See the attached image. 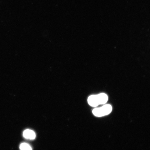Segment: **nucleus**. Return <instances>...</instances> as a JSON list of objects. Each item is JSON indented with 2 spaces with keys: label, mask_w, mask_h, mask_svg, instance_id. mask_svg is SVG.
Returning a JSON list of instances; mask_svg holds the SVG:
<instances>
[{
  "label": "nucleus",
  "mask_w": 150,
  "mask_h": 150,
  "mask_svg": "<svg viewBox=\"0 0 150 150\" xmlns=\"http://www.w3.org/2000/svg\"><path fill=\"white\" fill-rule=\"evenodd\" d=\"M112 107L110 105H105L102 107L96 108L93 110V115L97 117H102L110 114L112 111Z\"/></svg>",
  "instance_id": "f257e3e1"
},
{
  "label": "nucleus",
  "mask_w": 150,
  "mask_h": 150,
  "mask_svg": "<svg viewBox=\"0 0 150 150\" xmlns=\"http://www.w3.org/2000/svg\"><path fill=\"white\" fill-rule=\"evenodd\" d=\"M23 136L26 139L34 140L36 137V134L33 131L28 129L24 131Z\"/></svg>",
  "instance_id": "f03ea898"
},
{
  "label": "nucleus",
  "mask_w": 150,
  "mask_h": 150,
  "mask_svg": "<svg viewBox=\"0 0 150 150\" xmlns=\"http://www.w3.org/2000/svg\"><path fill=\"white\" fill-rule=\"evenodd\" d=\"M88 102L90 106L94 107L99 105L97 95H92L90 96L88 98Z\"/></svg>",
  "instance_id": "7ed1b4c3"
},
{
  "label": "nucleus",
  "mask_w": 150,
  "mask_h": 150,
  "mask_svg": "<svg viewBox=\"0 0 150 150\" xmlns=\"http://www.w3.org/2000/svg\"><path fill=\"white\" fill-rule=\"evenodd\" d=\"M97 95L99 105L104 104L107 102L108 97L105 93H101Z\"/></svg>",
  "instance_id": "20e7f679"
},
{
  "label": "nucleus",
  "mask_w": 150,
  "mask_h": 150,
  "mask_svg": "<svg viewBox=\"0 0 150 150\" xmlns=\"http://www.w3.org/2000/svg\"><path fill=\"white\" fill-rule=\"evenodd\" d=\"M20 150H32L31 146L26 143H22L20 146Z\"/></svg>",
  "instance_id": "39448f33"
}]
</instances>
